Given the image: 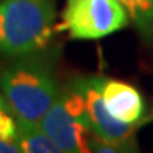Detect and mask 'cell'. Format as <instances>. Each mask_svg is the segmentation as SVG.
Listing matches in <instances>:
<instances>
[{
    "instance_id": "obj_1",
    "label": "cell",
    "mask_w": 153,
    "mask_h": 153,
    "mask_svg": "<svg viewBox=\"0 0 153 153\" xmlns=\"http://www.w3.org/2000/svg\"><path fill=\"white\" fill-rule=\"evenodd\" d=\"M0 92L19 120L40 123L61 88L51 61L37 53L0 70Z\"/></svg>"
},
{
    "instance_id": "obj_2",
    "label": "cell",
    "mask_w": 153,
    "mask_h": 153,
    "mask_svg": "<svg viewBox=\"0 0 153 153\" xmlns=\"http://www.w3.org/2000/svg\"><path fill=\"white\" fill-rule=\"evenodd\" d=\"M53 0H0V55L37 54L54 34Z\"/></svg>"
},
{
    "instance_id": "obj_3",
    "label": "cell",
    "mask_w": 153,
    "mask_h": 153,
    "mask_svg": "<svg viewBox=\"0 0 153 153\" xmlns=\"http://www.w3.org/2000/svg\"><path fill=\"white\" fill-rule=\"evenodd\" d=\"M129 16L119 0H65L60 31L72 40H99L125 28Z\"/></svg>"
},
{
    "instance_id": "obj_4",
    "label": "cell",
    "mask_w": 153,
    "mask_h": 153,
    "mask_svg": "<svg viewBox=\"0 0 153 153\" xmlns=\"http://www.w3.org/2000/svg\"><path fill=\"white\" fill-rule=\"evenodd\" d=\"M70 85L84 98L88 125L94 135L128 153H137L136 129L139 125L122 123L108 112L99 87V75L76 76Z\"/></svg>"
},
{
    "instance_id": "obj_5",
    "label": "cell",
    "mask_w": 153,
    "mask_h": 153,
    "mask_svg": "<svg viewBox=\"0 0 153 153\" xmlns=\"http://www.w3.org/2000/svg\"><path fill=\"white\" fill-rule=\"evenodd\" d=\"M38 125L65 153H92L91 128L65 109L60 95Z\"/></svg>"
},
{
    "instance_id": "obj_6",
    "label": "cell",
    "mask_w": 153,
    "mask_h": 153,
    "mask_svg": "<svg viewBox=\"0 0 153 153\" xmlns=\"http://www.w3.org/2000/svg\"><path fill=\"white\" fill-rule=\"evenodd\" d=\"M99 87L105 106L115 119L128 125L142 123L145 116V101L133 85L99 75Z\"/></svg>"
},
{
    "instance_id": "obj_7",
    "label": "cell",
    "mask_w": 153,
    "mask_h": 153,
    "mask_svg": "<svg viewBox=\"0 0 153 153\" xmlns=\"http://www.w3.org/2000/svg\"><path fill=\"white\" fill-rule=\"evenodd\" d=\"M17 126L16 140L22 153H65L38 123L17 119Z\"/></svg>"
},
{
    "instance_id": "obj_8",
    "label": "cell",
    "mask_w": 153,
    "mask_h": 153,
    "mask_svg": "<svg viewBox=\"0 0 153 153\" xmlns=\"http://www.w3.org/2000/svg\"><path fill=\"white\" fill-rule=\"evenodd\" d=\"M143 40L153 43V0H119Z\"/></svg>"
},
{
    "instance_id": "obj_9",
    "label": "cell",
    "mask_w": 153,
    "mask_h": 153,
    "mask_svg": "<svg viewBox=\"0 0 153 153\" xmlns=\"http://www.w3.org/2000/svg\"><path fill=\"white\" fill-rule=\"evenodd\" d=\"M17 118L9 106L3 94L0 92V137L7 140H16L17 137Z\"/></svg>"
},
{
    "instance_id": "obj_10",
    "label": "cell",
    "mask_w": 153,
    "mask_h": 153,
    "mask_svg": "<svg viewBox=\"0 0 153 153\" xmlns=\"http://www.w3.org/2000/svg\"><path fill=\"white\" fill-rule=\"evenodd\" d=\"M91 149H92V153H128V152H125L123 149L116 148L114 145L105 142L104 139L98 137L97 135H92Z\"/></svg>"
},
{
    "instance_id": "obj_11",
    "label": "cell",
    "mask_w": 153,
    "mask_h": 153,
    "mask_svg": "<svg viewBox=\"0 0 153 153\" xmlns=\"http://www.w3.org/2000/svg\"><path fill=\"white\" fill-rule=\"evenodd\" d=\"M0 153H22L17 140H7L0 137Z\"/></svg>"
}]
</instances>
